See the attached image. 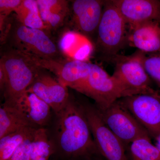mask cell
I'll list each match as a JSON object with an SVG mask.
<instances>
[{
	"label": "cell",
	"instance_id": "obj_7",
	"mask_svg": "<svg viewBox=\"0 0 160 160\" xmlns=\"http://www.w3.org/2000/svg\"><path fill=\"white\" fill-rule=\"evenodd\" d=\"M98 111L105 124L124 145L131 144L142 138H150L148 132L121 101L118 100L105 110Z\"/></svg>",
	"mask_w": 160,
	"mask_h": 160
},
{
	"label": "cell",
	"instance_id": "obj_17",
	"mask_svg": "<svg viewBox=\"0 0 160 160\" xmlns=\"http://www.w3.org/2000/svg\"><path fill=\"white\" fill-rule=\"evenodd\" d=\"M28 127L35 128L15 105L4 102L1 106L0 138Z\"/></svg>",
	"mask_w": 160,
	"mask_h": 160
},
{
	"label": "cell",
	"instance_id": "obj_10",
	"mask_svg": "<svg viewBox=\"0 0 160 160\" xmlns=\"http://www.w3.org/2000/svg\"><path fill=\"white\" fill-rule=\"evenodd\" d=\"M38 66L53 73L63 86L74 89L87 78L91 63L77 59L32 60Z\"/></svg>",
	"mask_w": 160,
	"mask_h": 160
},
{
	"label": "cell",
	"instance_id": "obj_5",
	"mask_svg": "<svg viewBox=\"0 0 160 160\" xmlns=\"http://www.w3.org/2000/svg\"><path fill=\"white\" fill-rule=\"evenodd\" d=\"M126 21L112 1H105L97 30V49L104 58L114 56L127 39Z\"/></svg>",
	"mask_w": 160,
	"mask_h": 160
},
{
	"label": "cell",
	"instance_id": "obj_3",
	"mask_svg": "<svg viewBox=\"0 0 160 160\" xmlns=\"http://www.w3.org/2000/svg\"><path fill=\"white\" fill-rule=\"evenodd\" d=\"M2 46L0 68L6 76L3 94L5 102L14 104L27 91L41 68L24 53Z\"/></svg>",
	"mask_w": 160,
	"mask_h": 160
},
{
	"label": "cell",
	"instance_id": "obj_19",
	"mask_svg": "<svg viewBox=\"0 0 160 160\" xmlns=\"http://www.w3.org/2000/svg\"><path fill=\"white\" fill-rule=\"evenodd\" d=\"M14 13L17 19L25 26L46 31L37 0H22Z\"/></svg>",
	"mask_w": 160,
	"mask_h": 160
},
{
	"label": "cell",
	"instance_id": "obj_18",
	"mask_svg": "<svg viewBox=\"0 0 160 160\" xmlns=\"http://www.w3.org/2000/svg\"><path fill=\"white\" fill-rule=\"evenodd\" d=\"M55 146L45 128L36 129L32 140L30 160H49Z\"/></svg>",
	"mask_w": 160,
	"mask_h": 160
},
{
	"label": "cell",
	"instance_id": "obj_24",
	"mask_svg": "<svg viewBox=\"0 0 160 160\" xmlns=\"http://www.w3.org/2000/svg\"><path fill=\"white\" fill-rule=\"evenodd\" d=\"M34 132L18 147L9 160H30L31 142Z\"/></svg>",
	"mask_w": 160,
	"mask_h": 160
},
{
	"label": "cell",
	"instance_id": "obj_9",
	"mask_svg": "<svg viewBox=\"0 0 160 160\" xmlns=\"http://www.w3.org/2000/svg\"><path fill=\"white\" fill-rule=\"evenodd\" d=\"M121 102L148 132L155 138L160 133V94L142 93L122 98Z\"/></svg>",
	"mask_w": 160,
	"mask_h": 160
},
{
	"label": "cell",
	"instance_id": "obj_20",
	"mask_svg": "<svg viewBox=\"0 0 160 160\" xmlns=\"http://www.w3.org/2000/svg\"><path fill=\"white\" fill-rule=\"evenodd\" d=\"M36 129L26 127L0 138V160H9L18 147Z\"/></svg>",
	"mask_w": 160,
	"mask_h": 160
},
{
	"label": "cell",
	"instance_id": "obj_4",
	"mask_svg": "<svg viewBox=\"0 0 160 160\" xmlns=\"http://www.w3.org/2000/svg\"><path fill=\"white\" fill-rule=\"evenodd\" d=\"M106 59L113 63L112 76L122 88L126 97L142 93H158L151 87V78L143 66L141 51L128 56L118 54Z\"/></svg>",
	"mask_w": 160,
	"mask_h": 160
},
{
	"label": "cell",
	"instance_id": "obj_11",
	"mask_svg": "<svg viewBox=\"0 0 160 160\" xmlns=\"http://www.w3.org/2000/svg\"><path fill=\"white\" fill-rule=\"evenodd\" d=\"M105 2L100 0L70 1L69 17L72 28L85 37L91 36L97 32Z\"/></svg>",
	"mask_w": 160,
	"mask_h": 160
},
{
	"label": "cell",
	"instance_id": "obj_22",
	"mask_svg": "<svg viewBox=\"0 0 160 160\" xmlns=\"http://www.w3.org/2000/svg\"><path fill=\"white\" fill-rule=\"evenodd\" d=\"M141 58L147 74L160 88V52L146 56V53L141 52Z\"/></svg>",
	"mask_w": 160,
	"mask_h": 160
},
{
	"label": "cell",
	"instance_id": "obj_16",
	"mask_svg": "<svg viewBox=\"0 0 160 160\" xmlns=\"http://www.w3.org/2000/svg\"><path fill=\"white\" fill-rule=\"evenodd\" d=\"M40 14L50 34L62 27L69 19L70 14V1L66 0H37Z\"/></svg>",
	"mask_w": 160,
	"mask_h": 160
},
{
	"label": "cell",
	"instance_id": "obj_21",
	"mask_svg": "<svg viewBox=\"0 0 160 160\" xmlns=\"http://www.w3.org/2000/svg\"><path fill=\"white\" fill-rule=\"evenodd\" d=\"M132 160H160V151L151 143L150 138H142L130 144Z\"/></svg>",
	"mask_w": 160,
	"mask_h": 160
},
{
	"label": "cell",
	"instance_id": "obj_1",
	"mask_svg": "<svg viewBox=\"0 0 160 160\" xmlns=\"http://www.w3.org/2000/svg\"><path fill=\"white\" fill-rule=\"evenodd\" d=\"M56 115L57 145L62 153L78 157L98 151L84 106L70 96L66 106Z\"/></svg>",
	"mask_w": 160,
	"mask_h": 160
},
{
	"label": "cell",
	"instance_id": "obj_15",
	"mask_svg": "<svg viewBox=\"0 0 160 160\" xmlns=\"http://www.w3.org/2000/svg\"><path fill=\"white\" fill-rule=\"evenodd\" d=\"M128 40L132 46L144 53L160 52V23L148 22L132 27Z\"/></svg>",
	"mask_w": 160,
	"mask_h": 160
},
{
	"label": "cell",
	"instance_id": "obj_14",
	"mask_svg": "<svg viewBox=\"0 0 160 160\" xmlns=\"http://www.w3.org/2000/svg\"><path fill=\"white\" fill-rule=\"evenodd\" d=\"M14 105L35 128H45L51 118V107L30 92L26 91Z\"/></svg>",
	"mask_w": 160,
	"mask_h": 160
},
{
	"label": "cell",
	"instance_id": "obj_8",
	"mask_svg": "<svg viewBox=\"0 0 160 160\" xmlns=\"http://www.w3.org/2000/svg\"><path fill=\"white\" fill-rule=\"evenodd\" d=\"M96 146L106 160H127L124 144L108 128L97 109L84 106Z\"/></svg>",
	"mask_w": 160,
	"mask_h": 160
},
{
	"label": "cell",
	"instance_id": "obj_2",
	"mask_svg": "<svg viewBox=\"0 0 160 160\" xmlns=\"http://www.w3.org/2000/svg\"><path fill=\"white\" fill-rule=\"evenodd\" d=\"M1 45L18 50L32 60L66 58L51 34L45 30L25 26L14 13L10 16L6 36Z\"/></svg>",
	"mask_w": 160,
	"mask_h": 160
},
{
	"label": "cell",
	"instance_id": "obj_25",
	"mask_svg": "<svg viewBox=\"0 0 160 160\" xmlns=\"http://www.w3.org/2000/svg\"><path fill=\"white\" fill-rule=\"evenodd\" d=\"M155 146L160 151V133L155 138Z\"/></svg>",
	"mask_w": 160,
	"mask_h": 160
},
{
	"label": "cell",
	"instance_id": "obj_6",
	"mask_svg": "<svg viewBox=\"0 0 160 160\" xmlns=\"http://www.w3.org/2000/svg\"><path fill=\"white\" fill-rule=\"evenodd\" d=\"M74 90L94 100L100 111L107 109L119 99L126 97L124 90L116 79L98 65L92 63L88 77Z\"/></svg>",
	"mask_w": 160,
	"mask_h": 160
},
{
	"label": "cell",
	"instance_id": "obj_23",
	"mask_svg": "<svg viewBox=\"0 0 160 160\" xmlns=\"http://www.w3.org/2000/svg\"><path fill=\"white\" fill-rule=\"evenodd\" d=\"M22 0H0V30H6L9 24V18L15 12Z\"/></svg>",
	"mask_w": 160,
	"mask_h": 160
},
{
	"label": "cell",
	"instance_id": "obj_12",
	"mask_svg": "<svg viewBox=\"0 0 160 160\" xmlns=\"http://www.w3.org/2000/svg\"><path fill=\"white\" fill-rule=\"evenodd\" d=\"M47 71L41 68L27 91L45 101L56 114L66 106L70 95L68 87L61 84Z\"/></svg>",
	"mask_w": 160,
	"mask_h": 160
},
{
	"label": "cell",
	"instance_id": "obj_13",
	"mask_svg": "<svg viewBox=\"0 0 160 160\" xmlns=\"http://www.w3.org/2000/svg\"><path fill=\"white\" fill-rule=\"evenodd\" d=\"M127 24L132 27L148 22L160 23V1L113 0Z\"/></svg>",
	"mask_w": 160,
	"mask_h": 160
}]
</instances>
